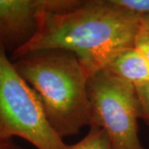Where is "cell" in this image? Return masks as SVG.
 I'll list each match as a JSON object with an SVG mask.
<instances>
[{
    "label": "cell",
    "instance_id": "cell-2",
    "mask_svg": "<svg viewBox=\"0 0 149 149\" xmlns=\"http://www.w3.org/2000/svg\"><path fill=\"white\" fill-rule=\"evenodd\" d=\"M12 62L36 92L48 123L61 139L90 126V75L74 54L45 49L24 54Z\"/></svg>",
    "mask_w": 149,
    "mask_h": 149
},
{
    "label": "cell",
    "instance_id": "cell-7",
    "mask_svg": "<svg viewBox=\"0 0 149 149\" xmlns=\"http://www.w3.org/2000/svg\"><path fill=\"white\" fill-rule=\"evenodd\" d=\"M68 149H112L109 139L104 129L91 126L90 131L85 138Z\"/></svg>",
    "mask_w": 149,
    "mask_h": 149
},
{
    "label": "cell",
    "instance_id": "cell-9",
    "mask_svg": "<svg viewBox=\"0 0 149 149\" xmlns=\"http://www.w3.org/2000/svg\"><path fill=\"white\" fill-rule=\"evenodd\" d=\"M139 101L140 118L149 125V82L135 86Z\"/></svg>",
    "mask_w": 149,
    "mask_h": 149
},
{
    "label": "cell",
    "instance_id": "cell-4",
    "mask_svg": "<svg viewBox=\"0 0 149 149\" xmlns=\"http://www.w3.org/2000/svg\"><path fill=\"white\" fill-rule=\"evenodd\" d=\"M91 126L104 129L112 149H147L139 138L140 118L135 86L100 70L90 76Z\"/></svg>",
    "mask_w": 149,
    "mask_h": 149
},
{
    "label": "cell",
    "instance_id": "cell-8",
    "mask_svg": "<svg viewBox=\"0 0 149 149\" xmlns=\"http://www.w3.org/2000/svg\"><path fill=\"white\" fill-rule=\"evenodd\" d=\"M114 6L140 17L149 16V0H110Z\"/></svg>",
    "mask_w": 149,
    "mask_h": 149
},
{
    "label": "cell",
    "instance_id": "cell-6",
    "mask_svg": "<svg viewBox=\"0 0 149 149\" xmlns=\"http://www.w3.org/2000/svg\"><path fill=\"white\" fill-rule=\"evenodd\" d=\"M103 70L134 86L149 82V61L135 47L118 52Z\"/></svg>",
    "mask_w": 149,
    "mask_h": 149
},
{
    "label": "cell",
    "instance_id": "cell-12",
    "mask_svg": "<svg viewBox=\"0 0 149 149\" xmlns=\"http://www.w3.org/2000/svg\"><path fill=\"white\" fill-rule=\"evenodd\" d=\"M141 27L145 31L149 32V16L144 17L142 18V22H141Z\"/></svg>",
    "mask_w": 149,
    "mask_h": 149
},
{
    "label": "cell",
    "instance_id": "cell-11",
    "mask_svg": "<svg viewBox=\"0 0 149 149\" xmlns=\"http://www.w3.org/2000/svg\"><path fill=\"white\" fill-rule=\"evenodd\" d=\"M0 149H24L13 142V139H0Z\"/></svg>",
    "mask_w": 149,
    "mask_h": 149
},
{
    "label": "cell",
    "instance_id": "cell-10",
    "mask_svg": "<svg viewBox=\"0 0 149 149\" xmlns=\"http://www.w3.org/2000/svg\"><path fill=\"white\" fill-rule=\"evenodd\" d=\"M134 47L149 61V32L142 28L136 37Z\"/></svg>",
    "mask_w": 149,
    "mask_h": 149
},
{
    "label": "cell",
    "instance_id": "cell-5",
    "mask_svg": "<svg viewBox=\"0 0 149 149\" xmlns=\"http://www.w3.org/2000/svg\"><path fill=\"white\" fill-rule=\"evenodd\" d=\"M75 0H0V45L11 56L30 42L48 11L70 8Z\"/></svg>",
    "mask_w": 149,
    "mask_h": 149
},
{
    "label": "cell",
    "instance_id": "cell-1",
    "mask_svg": "<svg viewBox=\"0 0 149 149\" xmlns=\"http://www.w3.org/2000/svg\"><path fill=\"white\" fill-rule=\"evenodd\" d=\"M141 22L110 0H77L70 8L47 12L37 35L10 61L31 52L62 49L74 54L91 76L123 49L134 47Z\"/></svg>",
    "mask_w": 149,
    "mask_h": 149
},
{
    "label": "cell",
    "instance_id": "cell-3",
    "mask_svg": "<svg viewBox=\"0 0 149 149\" xmlns=\"http://www.w3.org/2000/svg\"><path fill=\"white\" fill-rule=\"evenodd\" d=\"M18 137L37 149H68L48 123L36 92L0 45V139Z\"/></svg>",
    "mask_w": 149,
    "mask_h": 149
}]
</instances>
